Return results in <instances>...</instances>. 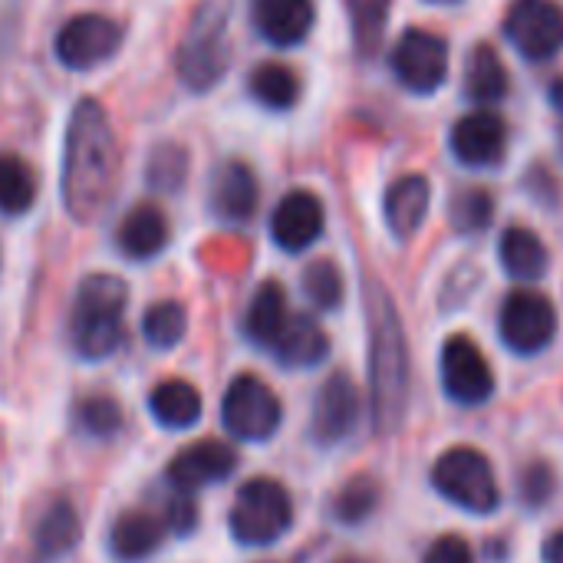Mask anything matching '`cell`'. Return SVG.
I'll use <instances>...</instances> for the list:
<instances>
[{"label":"cell","instance_id":"b9f144b4","mask_svg":"<svg viewBox=\"0 0 563 563\" xmlns=\"http://www.w3.org/2000/svg\"><path fill=\"white\" fill-rule=\"evenodd\" d=\"M336 563H366V561H356V558H346V561H336Z\"/></svg>","mask_w":563,"mask_h":563},{"label":"cell","instance_id":"d4e9b609","mask_svg":"<svg viewBox=\"0 0 563 563\" xmlns=\"http://www.w3.org/2000/svg\"><path fill=\"white\" fill-rule=\"evenodd\" d=\"M287 317H290V310H287V294H284V287L277 284V280H264L257 290H254V297H251V303H247V310H244V336L254 343V346H261V350H271V343L277 340V333L284 330V323H287Z\"/></svg>","mask_w":563,"mask_h":563},{"label":"cell","instance_id":"ac0fdd59","mask_svg":"<svg viewBox=\"0 0 563 563\" xmlns=\"http://www.w3.org/2000/svg\"><path fill=\"white\" fill-rule=\"evenodd\" d=\"M251 20L271 46L290 49L310 36L317 7L313 0H251Z\"/></svg>","mask_w":563,"mask_h":563},{"label":"cell","instance_id":"1f68e13d","mask_svg":"<svg viewBox=\"0 0 563 563\" xmlns=\"http://www.w3.org/2000/svg\"><path fill=\"white\" fill-rule=\"evenodd\" d=\"M353 40L363 56H373L383 46L386 20H389V0H346Z\"/></svg>","mask_w":563,"mask_h":563},{"label":"cell","instance_id":"74e56055","mask_svg":"<svg viewBox=\"0 0 563 563\" xmlns=\"http://www.w3.org/2000/svg\"><path fill=\"white\" fill-rule=\"evenodd\" d=\"M426 563H475V558H472L468 541H462V538H455V534H445V538H439V541L429 548Z\"/></svg>","mask_w":563,"mask_h":563},{"label":"cell","instance_id":"4dcf8cb0","mask_svg":"<svg viewBox=\"0 0 563 563\" xmlns=\"http://www.w3.org/2000/svg\"><path fill=\"white\" fill-rule=\"evenodd\" d=\"M188 178V148L178 142H158L145 162V181L158 195H175Z\"/></svg>","mask_w":563,"mask_h":563},{"label":"cell","instance_id":"7c38bea8","mask_svg":"<svg viewBox=\"0 0 563 563\" xmlns=\"http://www.w3.org/2000/svg\"><path fill=\"white\" fill-rule=\"evenodd\" d=\"M442 383L449 399L459 406H482L495 396V373L468 336H452L442 346Z\"/></svg>","mask_w":563,"mask_h":563},{"label":"cell","instance_id":"e0dca14e","mask_svg":"<svg viewBox=\"0 0 563 563\" xmlns=\"http://www.w3.org/2000/svg\"><path fill=\"white\" fill-rule=\"evenodd\" d=\"M360 422V389L346 373H333L313 402L310 432L317 445H340Z\"/></svg>","mask_w":563,"mask_h":563},{"label":"cell","instance_id":"277c9868","mask_svg":"<svg viewBox=\"0 0 563 563\" xmlns=\"http://www.w3.org/2000/svg\"><path fill=\"white\" fill-rule=\"evenodd\" d=\"M231 3L228 0H201L188 16L181 43L175 49V73L181 86L195 96L211 92L231 69Z\"/></svg>","mask_w":563,"mask_h":563},{"label":"cell","instance_id":"3957f363","mask_svg":"<svg viewBox=\"0 0 563 563\" xmlns=\"http://www.w3.org/2000/svg\"><path fill=\"white\" fill-rule=\"evenodd\" d=\"M125 307L129 287L115 274H89L79 280L73 310H69V343L89 360H109L125 336Z\"/></svg>","mask_w":563,"mask_h":563},{"label":"cell","instance_id":"8fae6325","mask_svg":"<svg viewBox=\"0 0 563 563\" xmlns=\"http://www.w3.org/2000/svg\"><path fill=\"white\" fill-rule=\"evenodd\" d=\"M498 327H501V340L515 353L534 356L551 346V340L558 333V310L544 294L515 290L501 307Z\"/></svg>","mask_w":563,"mask_h":563},{"label":"cell","instance_id":"52a82bcc","mask_svg":"<svg viewBox=\"0 0 563 563\" xmlns=\"http://www.w3.org/2000/svg\"><path fill=\"white\" fill-rule=\"evenodd\" d=\"M432 485L459 508L488 515L498 508V482L492 462L478 449H452L432 468Z\"/></svg>","mask_w":563,"mask_h":563},{"label":"cell","instance_id":"d6a6232c","mask_svg":"<svg viewBox=\"0 0 563 563\" xmlns=\"http://www.w3.org/2000/svg\"><path fill=\"white\" fill-rule=\"evenodd\" d=\"M495 218V198L485 188H465L449 205V221L462 234H478Z\"/></svg>","mask_w":563,"mask_h":563},{"label":"cell","instance_id":"44dd1931","mask_svg":"<svg viewBox=\"0 0 563 563\" xmlns=\"http://www.w3.org/2000/svg\"><path fill=\"white\" fill-rule=\"evenodd\" d=\"M165 541L162 518L148 511H122L109 528V554L119 563H139L152 558Z\"/></svg>","mask_w":563,"mask_h":563},{"label":"cell","instance_id":"d6986e66","mask_svg":"<svg viewBox=\"0 0 563 563\" xmlns=\"http://www.w3.org/2000/svg\"><path fill=\"white\" fill-rule=\"evenodd\" d=\"M271 353L284 369H313L330 356V336L310 313H290Z\"/></svg>","mask_w":563,"mask_h":563},{"label":"cell","instance_id":"cb8c5ba5","mask_svg":"<svg viewBox=\"0 0 563 563\" xmlns=\"http://www.w3.org/2000/svg\"><path fill=\"white\" fill-rule=\"evenodd\" d=\"M79 534H82V525H79L76 508H73L66 498H56V501L43 511V518L36 521V528H33V551H36V561L49 563L66 558V554L76 548Z\"/></svg>","mask_w":563,"mask_h":563},{"label":"cell","instance_id":"4fadbf2b","mask_svg":"<svg viewBox=\"0 0 563 563\" xmlns=\"http://www.w3.org/2000/svg\"><path fill=\"white\" fill-rule=\"evenodd\" d=\"M261 205V181L254 168L241 158H228L214 168L211 175V191H208V208L221 224H247L257 214Z\"/></svg>","mask_w":563,"mask_h":563},{"label":"cell","instance_id":"60d3db41","mask_svg":"<svg viewBox=\"0 0 563 563\" xmlns=\"http://www.w3.org/2000/svg\"><path fill=\"white\" fill-rule=\"evenodd\" d=\"M551 102H554V109H558V112H563V76L554 82V86H551Z\"/></svg>","mask_w":563,"mask_h":563},{"label":"cell","instance_id":"603a6c76","mask_svg":"<svg viewBox=\"0 0 563 563\" xmlns=\"http://www.w3.org/2000/svg\"><path fill=\"white\" fill-rule=\"evenodd\" d=\"M148 412H152V419L162 429L185 432V429L198 426V419L205 412V402H201V393L191 383H185V379H165V383H158L148 393Z\"/></svg>","mask_w":563,"mask_h":563},{"label":"cell","instance_id":"484cf974","mask_svg":"<svg viewBox=\"0 0 563 563\" xmlns=\"http://www.w3.org/2000/svg\"><path fill=\"white\" fill-rule=\"evenodd\" d=\"M501 264L515 280H541L548 274L551 254L531 228H508L498 244Z\"/></svg>","mask_w":563,"mask_h":563},{"label":"cell","instance_id":"f546056e","mask_svg":"<svg viewBox=\"0 0 563 563\" xmlns=\"http://www.w3.org/2000/svg\"><path fill=\"white\" fill-rule=\"evenodd\" d=\"M188 333V310L178 300H158L142 317V336L152 350H175Z\"/></svg>","mask_w":563,"mask_h":563},{"label":"cell","instance_id":"8992f818","mask_svg":"<svg viewBox=\"0 0 563 563\" xmlns=\"http://www.w3.org/2000/svg\"><path fill=\"white\" fill-rule=\"evenodd\" d=\"M125 43V26L106 13L69 16L53 40V56L69 73H89L109 63Z\"/></svg>","mask_w":563,"mask_h":563},{"label":"cell","instance_id":"e575fe53","mask_svg":"<svg viewBox=\"0 0 563 563\" xmlns=\"http://www.w3.org/2000/svg\"><path fill=\"white\" fill-rule=\"evenodd\" d=\"M303 294L317 310H336L343 303V274L333 261H313L307 264L303 277Z\"/></svg>","mask_w":563,"mask_h":563},{"label":"cell","instance_id":"9c48e42d","mask_svg":"<svg viewBox=\"0 0 563 563\" xmlns=\"http://www.w3.org/2000/svg\"><path fill=\"white\" fill-rule=\"evenodd\" d=\"M389 66L409 92L429 96L449 76V43L432 30L412 26L396 40L389 53Z\"/></svg>","mask_w":563,"mask_h":563},{"label":"cell","instance_id":"6da1fadb","mask_svg":"<svg viewBox=\"0 0 563 563\" xmlns=\"http://www.w3.org/2000/svg\"><path fill=\"white\" fill-rule=\"evenodd\" d=\"M122 175V152L109 112L99 99L86 96L73 106L63 135L59 195L76 224H96L115 201Z\"/></svg>","mask_w":563,"mask_h":563},{"label":"cell","instance_id":"30bf717a","mask_svg":"<svg viewBox=\"0 0 563 563\" xmlns=\"http://www.w3.org/2000/svg\"><path fill=\"white\" fill-rule=\"evenodd\" d=\"M505 33L525 59H554L563 49V10L554 0H515Z\"/></svg>","mask_w":563,"mask_h":563},{"label":"cell","instance_id":"d590c367","mask_svg":"<svg viewBox=\"0 0 563 563\" xmlns=\"http://www.w3.org/2000/svg\"><path fill=\"white\" fill-rule=\"evenodd\" d=\"M376 505H379V488H376V482H373L369 475H360V478H350V482L340 488V495H336V501H333V515H336L343 525H360V521H366V518L376 511Z\"/></svg>","mask_w":563,"mask_h":563},{"label":"cell","instance_id":"f35d334b","mask_svg":"<svg viewBox=\"0 0 563 563\" xmlns=\"http://www.w3.org/2000/svg\"><path fill=\"white\" fill-rule=\"evenodd\" d=\"M551 488H554L551 472H548L544 465H534V468L528 472V478H525V498H528L531 505H541V501L551 498Z\"/></svg>","mask_w":563,"mask_h":563},{"label":"cell","instance_id":"7402d4cb","mask_svg":"<svg viewBox=\"0 0 563 563\" xmlns=\"http://www.w3.org/2000/svg\"><path fill=\"white\" fill-rule=\"evenodd\" d=\"M429 201H432V191H429V181L422 175H402L389 185L386 198H383V214H386V224L389 231L406 241L412 238L426 214H429Z\"/></svg>","mask_w":563,"mask_h":563},{"label":"cell","instance_id":"836d02e7","mask_svg":"<svg viewBox=\"0 0 563 563\" xmlns=\"http://www.w3.org/2000/svg\"><path fill=\"white\" fill-rule=\"evenodd\" d=\"M73 416L89 439H112L122 429V406L112 396H82Z\"/></svg>","mask_w":563,"mask_h":563},{"label":"cell","instance_id":"2e32d148","mask_svg":"<svg viewBox=\"0 0 563 563\" xmlns=\"http://www.w3.org/2000/svg\"><path fill=\"white\" fill-rule=\"evenodd\" d=\"M327 214H323V201L313 191H287L274 214H271V238L280 251L287 254H300L307 247H313L323 234Z\"/></svg>","mask_w":563,"mask_h":563},{"label":"cell","instance_id":"9a60e30c","mask_svg":"<svg viewBox=\"0 0 563 563\" xmlns=\"http://www.w3.org/2000/svg\"><path fill=\"white\" fill-rule=\"evenodd\" d=\"M238 468V455L228 442L221 439H205V442H195L188 449H181L172 465H168V485L178 488V492H201L208 485H221L234 475Z\"/></svg>","mask_w":563,"mask_h":563},{"label":"cell","instance_id":"8d00e7d4","mask_svg":"<svg viewBox=\"0 0 563 563\" xmlns=\"http://www.w3.org/2000/svg\"><path fill=\"white\" fill-rule=\"evenodd\" d=\"M158 518H162L165 531H172V534H178V538L191 534V531H195V525H198V505H195V495L172 488V498L165 501V511H162Z\"/></svg>","mask_w":563,"mask_h":563},{"label":"cell","instance_id":"ab89813d","mask_svg":"<svg viewBox=\"0 0 563 563\" xmlns=\"http://www.w3.org/2000/svg\"><path fill=\"white\" fill-rule=\"evenodd\" d=\"M544 561H548V563H563V531L551 534V541L544 544Z\"/></svg>","mask_w":563,"mask_h":563},{"label":"cell","instance_id":"7bdbcfd3","mask_svg":"<svg viewBox=\"0 0 563 563\" xmlns=\"http://www.w3.org/2000/svg\"><path fill=\"white\" fill-rule=\"evenodd\" d=\"M439 3H455V0H439Z\"/></svg>","mask_w":563,"mask_h":563},{"label":"cell","instance_id":"f1b7e54d","mask_svg":"<svg viewBox=\"0 0 563 563\" xmlns=\"http://www.w3.org/2000/svg\"><path fill=\"white\" fill-rule=\"evenodd\" d=\"M36 201V175L16 152H0V214L20 218Z\"/></svg>","mask_w":563,"mask_h":563},{"label":"cell","instance_id":"5b68a950","mask_svg":"<svg viewBox=\"0 0 563 563\" xmlns=\"http://www.w3.org/2000/svg\"><path fill=\"white\" fill-rule=\"evenodd\" d=\"M290 525H294V501L287 488L274 478L244 482L228 515L231 538L244 548H271L290 531Z\"/></svg>","mask_w":563,"mask_h":563},{"label":"cell","instance_id":"5bb4252c","mask_svg":"<svg viewBox=\"0 0 563 563\" xmlns=\"http://www.w3.org/2000/svg\"><path fill=\"white\" fill-rule=\"evenodd\" d=\"M449 145H452V155L462 165H468V168H495V165H501L505 148H508V125H505V119L498 112L478 109V112L462 115L452 125Z\"/></svg>","mask_w":563,"mask_h":563},{"label":"cell","instance_id":"ffe728a7","mask_svg":"<svg viewBox=\"0 0 563 563\" xmlns=\"http://www.w3.org/2000/svg\"><path fill=\"white\" fill-rule=\"evenodd\" d=\"M168 238H172V228H168V218L158 205H135L122 221H119V231H115V244L119 251L129 257V261H152L158 257L165 247H168Z\"/></svg>","mask_w":563,"mask_h":563},{"label":"cell","instance_id":"83f0119b","mask_svg":"<svg viewBox=\"0 0 563 563\" xmlns=\"http://www.w3.org/2000/svg\"><path fill=\"white\" fill-rule=\"evenodd\" d=\"M247 89L254 102H261L271 112H287L300 99V79L290 66L284 63H261L247 76Z\"/></svg>","mask_w":563,"mask_h":563},{"label":"cell","instance_id":"ba28073f","mask_svg":"<svg viewBox=\"0 0 563 563\" xmlns=\"http://www.w3.org/2000/svg\"><path fill=\"white\" fill-rule=\"evenodd\" d=\"M280 399L264 379L251 373L231 379L221 399V422L228 435H234L238 442H267L280 429Z\"/></svg>","mask_w":563,"mask_h":563},{"label":"cell","instance_id":"7a4b0ae2","mask_svg":"<svg viewBox=\"0 0 563 563\" xmlns=\"http://www.w3.org/2000/svg\"><path fill=\"white\" fill-rule=\"evenodd\" d=\"M369 323V402L376 435H393L402 426L409 399V346L393 297L379 287H366Z\"/></svg>","mask_w":563,"mask_h":563},{"label":"cell","instance_id":"4316f807","mask_svg":"<svg viewBox=\"0 0 563 563\" xmlns=\"http://www.w3.org/2000/svg\"><path fill=\"white\" fill-rule=\"evenodd\" d=\"M465 92L478 106H495V102L505 99V92H508V69H505V63H501V56H498L495 46L478 43L468 53V63H465Z\"/></svg>","mask_w":563,"mask_h":563}]
</instances>
